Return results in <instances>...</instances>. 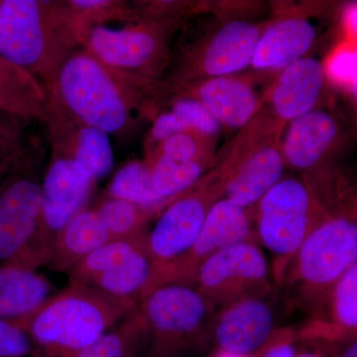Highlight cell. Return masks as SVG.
<instances>
[{"instance_id": "2e32d148", "label": "cell", "mask_w": 357, "mask_h": 357, "mask_svg": "<svg viewBox=\"0 0 357 357\" xmlns=\"http://www.w3.org/2000/svg\"><path fill=\"white\" fill-rule=\"evenodd\" d=\"M326 83V67L321 61L300 59L279 73L263 96L261 107L286 126L318 107Z\"/></svg>"}, {"instance_id": "4fadbf2b", "label": "cell", "mask_w": 357, "mask_h": 357, "mask_svg": "<svg viewBox=\"0 0 357 357\" xmlns=\"http://www.w3.org/2000/svg\"><path fill=\"white\" fill-rule=\"evenodd\" d=\"M267 24L238 20L215 28L189 54L174 86L208 77L232 76L249 67Z\"/></svg>"}, {"instance_id": "74e56055", "label": "cell", "mask_w": 357, "mask_h": 357, "mask_svg": "<svg viewBox=\"0 0 357 357\" xmlns=\"http://www.w3.org/2000/svg\"><path fill=\"white\" fill-rule=\"evenodd\" d=\"M332 357H357V335L332 344Z\"/></svg>"}, {"instance_id": "9a60e30c", "label": "cell", "mask_w": 357, "mask_h": 357, "mask_svg": "<svg viewBox=\"0 0 357 357\" xmlns=\"http://www.w3.org/2000/svg\"><path fill=\"white\" fill-rule=\"evenodd\" d=\"M42 185L30 178H18L0 192V265L24 255L41 222Z\"/></svg>"}, {"instance_id": "83f0119b", "label": "cell", "mask_w": 357, "mask_h": 357, "mask_svg": "<svg viewBox=\"0 0 357 357\" xmlns=\"http://www.w3.org/2000/svg\"><path fill=\"white\" fill-rule=\"evenodd\" d=\"M147 234L146 231L132 238L112 241L96 249L68 272L70 283L91 285L98 277L119 266L144 246Z\"/></svg>"}, {"instance_id": "3957f363", "label": "cell", "mask_w": 357, "mask_h": 357, "mask_svg": "<svg viewBox=\"0 0 357 357\" xmlns=\"http://www.w3.org/2000/svg\"><path fill=\"white\" fill-rule=\"evenodd\" d=\"M138 307V303L117 299L91 286L70 283L17 323L34 342L35 356L73 357Z\"/></svg>"}, {"instance_id": "5b68a950", "label": "cell", "mask_w": 357, "mask_h": 357, "mask_svg": "<svg viewBox=\"0 0 357 357\" xmlns=\"http://www.w3.org/2000/svg\"><path fill=\"white\" fill-rule=\"evenodd\" d=\"M146 321L148 357H187L211 340L218 309L198 289L165 284L139 302Z\"/></svg>"}, {"instance_id": "60d3db41", "label": "cell", "mask_w": 357, "mask_h": 357, "mask_svg": "<svg viewBox=\"0 0 357 357\" xmlns=\"http://www.w3.org/2000/svg\"><path fill=\"white\" fill-rule=\"evenodd\" d=\"M349 91V96H351L352 105H354V109L357 114V83L352 84L349 89H345Z\"/></svg>"}, {"instance_id": "30bf717a", "label": "cell", "mask_w": 357, "mask_h": 357, "mask_svg": "<svg viewBox=\"0 0 357 357\" xmlns=\"http://www.w3.org/2000/svg\"><path fill=\"white\" fill-rule=\"evenodd\" d=\"M256 241L252 208H244L227 199L213 204L199 236L191 248L172 261L152 267L141 299L165 284L195 286L199 267L218 251L234 244ZM140 299V300H141Z\"/></svg>"}, {"instance_id": "7a4b0ae2", "label": "cell", "mask_w": 357, "mask_h": 357, "mask_svg": "<svg viewBox=\"0 0 357 357\" xmlns=\"http://www.w3.org/2000/svg\"><path fill=\"white\" fill-rule=\"evenodd\" d=\"M81 44L69 1H0V57L41 79L47 91Z\"/></svg>"}, {"instance_id": "277c9868", "label": "cell", "mask_w": 357, "mask_h": 357, "mask_svg": "<svg viewBox=\"0 0 357 357\" xmlns=\"http://www.w3.org/2000/svg\"><path fill=\"white\" fill-rule=\"evenodd\" d=\"M357 264V206L328 213L307 237L284 283L303 306L314 309L335 283Z\"/></svg>"}, {"instance_id": "4dcf8cb0", "label": "cell", "mask_w": 357, "mask_h": 357, "mask_svg": "<svg viewBox=\"0 0 357 357\" xmlns=\"http://www.w3.org/2000/svg\"><path fill=\"white\" fill-rule=\"evenodd\" d=\"M215 140L195 131L174 134L149 149L148 157L163 156L178 162L213 160Z\"/></svg>"}, {"instance_id": "9c48e42d", "label": "cell", "mask_w": 357, "mask_h": 357, "mask_svg": "<svg viewBox=\"0 0 357 357\" xmlns=\"http://www.w3.org/2000/svg\"><path fill=\"white\" fill-rule=\"evenodd\" d=\"M173 20H141L121 29L98 25L89 30L84 50L121 72L155 79L168 59Z\"/></svg>"}, {"instance_id": "d4e9b609", "label": "cell", "mask_w": 357, "mask_h": 357, "mask_svg": "<svg viewBox=\"0 0 357 357\" xmlns=\"http://www.w3.org/2000/svg\"><path fill=\"white\" fill-rule=\"evenodd\" d=\"M152 267L153 262L148 253L147 244H145L121 265L98 277L89 286L117 299L132 301L139 304Z\"/></svg>"}, {"instance_id": "d6986e66", "label": "cell", "mask_w": 357, "mask_h": 357, "mask_svg": "<svg viewBox=\"0 0 357 357\" xmlns=\"http://www.w3.org/2000/svg\"><path fill=\"white\" fill-rule=\"evenodd\" d=\"M312 312L311 321L298 330L301 340L337 344L357 335V264L333 284Z\"/></svg>"}, {"instance_id": "f546056e", "label": "cell", "mask_w": 357, "mask_h": 357, "mask_svg": "<svg viewBox=\"0 0 357 357\" xmlns=\"http://www.w3.org/2000/svg\"><path fill=\"white\" fill-rule=\"evenodd\" d=\"M75 15L82 42H84L89 30L102 25L107 20H128L131 23L139 21L137 10L131 8L126 2L109 0H73L69 1Z\"/></svg>"}, {"instance_id": "cb8c5ba5", "label": "cell", "mask_w": 357, "mask_h": 357, "mask_svg": "<svg viewBox=\"0 0 357 357\" xmlns=\"http://www.w3.org/2000/svg\"><path fill=\"white\" fill-rule=\"evenodd\" d=\"M73 357H148L147 326L139 307Z\"/></svg>"}, {"instance_id": "836d02e7", "label": "cell", "mask_w": 357, "mask_h": 357, "mask_svg": "<svg viewBox=\"0 0 357 357\" xmlns=\"http://www.w3.org/2000/svg\"><path fill=\"white\" fill-rule=\"evenodd\" d=\"M325 67L328 81L340 88L349 89L357 83L356 47H340L333 52Z\"/></svg>"}, {"instance_id": "1f68e13d", "label": "cell", "mask_w": 357, "mask_h": 357, "mask_svg": "<svg viewBox=\"0 0 357 357\" xmlns=\"http://www.w3.org/2000/svg\"><path fill=\"white\" fill-rule=\"evenodd\" d=\"M170 112L177 117L183 131H195L215 140L222 128L210 110L192 98L178 96L174 100Z\"/></svg>"}, {"instance_id": "d6a6232c", "label": "cell", "mask_w": 357, "mask_h": 357, "mask_svg": "<svg viewBox=\"0 0 357 357\" xmlns=\"http://www.w3.org/2000/svg\"><path fill=\"white\" fill-rule=\"evenodd\" d=\"M35 352L34 342L20 324L0 319V357H32Z\"/></svg>"}, {"instance_id": "8992f818", "label": "cell", "mask_w": 357, "mask_h": 357, "mask_svg": "<svg viewBox=\"0 0 357 357\" xmlns=\"http://www.w3.org/2000/svg\"><path fill=\"white\" fill-rule=\"evenodd\" d=\"M256 239L273 255L275 282L283 284L301 246L328 215L305 180L282 178L252 208Z\"/></svg>"}, {"instance_id": "603a6c76", "label": "cell", "mask_w": 357, "mask_h": 357, "mask_svg": "<svg viewBox=\"0 0 357 357\" xmlns=\"http://www.w3.org/2000/svg\"><path fill=\"white\" fill-rule=\"evenodd\" d=\"M112 241L95 208L83 211L59 234L49 264L59 272H69L96 249Z\"/></svg>"}, {"instance_id": "f1b7e54d", "label": "cell", "mask_w": 357, "mask_h": 357, "mask_svg": "<svg viewBox=\"0 0 357 357\" xmlns=\"http://www.w3.org/2000/svg\"><path fill=\"white\" fill-rule=\"evenodd\" d=\"M112 241L132 238L146 232L147 222L158 213L121 199L107 198L95 208Z\"/></svg>"}, {"instance_id": "7402d4cb", "label": "cell", "mask_w": 357, "mask_h": 357, "mask_svg": "<svg viewBox=\"0 0 357 357\" xmlns=\"http://www.w3.org/2000/svg\"><path fill=\"white\" fill-rule=\"evenodd\" d=\"M51 98L38 79L0 57V112L46 121Z\"/></svg>"}, {"instance_id": "7c38bea8", "label": "cell", "mask_w": 357, "mask_h": 357, "mask_svg": "<svg viewBox=\"0 0 357 357\" xmlns=\"http://www.w3.org/2000/svg\"><path fill=\"white\" fill-rule=\"evenodd\" d=\"M195 287L217 309L272 291L266 258L256 241L229 246L199 267Z\"/></svg>"}, {"instance_id": "8d00e7d4", "label": "cell", "mask_w": 357, "mask_h": 357, "mask_svg": "<svg viewBox=\"0 0 357 357\" xmlns=\"http://www.w3.org/2000/svg\"><path fill=\"white\" fill-rule=\"evenodd\" d=\"M21 163L22 161H20L17 152L13 148L0 152V180L13 171L20 169Z\"/></svg>"}, {"instance_id": "ac0fdd59", "label": "cell", "mask_w": 357, "mask_h": 357, "mask_svg": "<svg viewBox=\"0 0 357 357\" xmlns=\"http://www.w3.org/2000/svg\"><path fill=\"white\" fill-rule=\"evenodd\" d=\"M340 137V124L328 110L317 107L289 122L282 139L286 166L314 177L333 153Z\"/></svg>"}, {"instance_id": "d590c367", "label": "cell", "mask_w": 357, "mask_h": 357, "mask_svg": "<svg viewBox=\"0 0 357 357\" xmlns=\"http://www.w3.org/2000/svg\"><path fill=\"white\" fill-rule=\"evenodd\" d=\"M295 357H332V344L319 340H301Z\"/></svg>"}, {"instance_id": "6da1fadb", "label": "cell", "mask_w": 357, "mask_h": 357, "mask_svg": "<svg viewBox=\"0 0 357 357\" xmlns=\"http://www.w3.org/2000/svg\"><path fill=\"white\" fill-rule=\"evenodd\" d=\"M161 91L156 79L112 69L84 50L66 61L48 93L77 122L112 134L128 128L134 109L153 114Z\"/></svg>"}, {"instance_id": "b9f144b4", "label": "cell", "mask_w": 357, "mask_h": 357, "mask_svg": "<svg viewBox=\"0 0 357 357\" xmlns=\"http://www.w3.org/2000/svg\"><path fill=\"white\" fill-rule=\"evenodd\" d=\"M213 357H253L249 356H243V354H231V352H227L222 351H217L215 356Z\"/></svg>"}, {"instance_id": "ab89813d", "label": "cell", "mask_w": 357, "mask_h": 357, "mask_svg": "<svg viewBox=\"0 0 357 357\" xmlns=\"http://www.w3.org/2000/svg\"><path fill=\"white\" fill-rule=\"evenodd\" d=\"M15 137V130L0 119V152L13 146Z\"/></svg>"}, {"instance_id": "52a82bcc", "label": "cell", "mask_w": 357, "mask_h": 357, "mask_svg": "<svg viewBox=\"0 0 357 357\" xmlns=\"http://www.w3.org/2000/svg\"><path fill=\"white\" fill-rule=\"evenodd\" d=\"M285 124L260 107L215 168L227 180L223 198L244 208H253L283 178L286 163L282 152Z\"/></svg>"}, {"instance_id": "44dd1931", "label": "cell", "mask_w": 357, "mask_h": 357, "mask_svg": "<svg viewBox=\"0 0 357 357\" xmlns=\"http://www.w3.org/2000/svg\"><path fill=\"white\" fill-rule=\"evenodd\" d=\"M51 283L36 270L17 263L0 265V319L22 321L51 297Z\"/></svg>"}, {"instance_id": "e0dca14e", "label": "cell", "mask_w": 357, "mask_h": 357, "mask_svg": "<svg viewBox=\"0 0 357 357\" xmlns=\"http://www.w3.org/2000/svg\"><path fill=\"white\" fill-rule=\"evenodd\" d=\"M178 96L192 98L203 103L222 126L243 129L259 112L258 98L250 79L237 75L208 77L174 86Z\"/></svg>"}, {"instance_id": "ffe728a7", "label": "cell", "mask_w": 357, "mask_h": 357, "mask_svg": "<svg viewBox=\"0 0 357 357\" xmlns=\"http://www.w3.org/2000/svg\"><path fill=\"white\" fill-rule=\"evenodd\" d=\"M317 36L316 26L302 16L272 21L258 41L250 67L259 72L280 73L304 58Z\"/></svg>"}, {"instance_id": "e575fe53", "label": "cell", "mask_w": 357, "mask_h": 357, "mask_svg": "<svg viewBox=\"0 0 357 357\" xmlns=\"http://www.w3.org/2000/svg\"><path fill=\"white\" fill-rule=\"evenodd\" d=\"M300 342L299 331L289 328L277 330L253 357H295Z\"/></svg>"}, {"instance_id": "7bdbcfd3", "label": "cell", "mask_w": 357, "mask_h": 357, "mask_svg": "<svg viewBox=\"0 0 357 357\" xmlns=\"http://www.w3.org/2000/svg\"><path fill=\"white\" fill-rule=\"evenodd\" d=\"M32 357H36V356H33Z\"/></svg>"}, {"instance_id": "f35d334b", "label": "cell", "mask_w": 357, "mask_h": 357, "mask_svg": "<svg viewBox=\"0 0 357 357\" xmlns=\"http://www.w3.org/2000/svg\"><path fill=\"white\" fill-rule=\"evenodd\" d=\"M342 20L349 36L357 40V3L349 4L345 7Z\"/></svg>"}, {"instance_id": "ba28073f", "label": "cell", "mask_w": 357, "mask_h": 357, "mask_svg": "<svg viewBox=\"0 0 357 357\" xmlns=\"http://www.w3.org/2000/svg\"><path fill=\"white\" fill-rule=\"evenodd\" d=\"M96 180L69 155L55 152L42 184L43 206L36 236L16 261L37 267L50 261L54 243L62 229L81 211Z\"/></svg>"}, {"instance_id": "8fae6325", "label": "cell", "mask_w": 357, "mask_h": 357, "mask_svg": "<svg viewBox=\"0 0 357 357\" xmlns=\"http://www.w3.org/2000/svg\"><path fill=\"white\" fill-rule=\"evenodd\" d=\"M227 185L215 168L160 213L147 234V250L153 267L172 261L191 248L211 208L225 197Z\"/></svg>"}, {"instance_id": "4316f807", "label": "cell", "mask_w": 357, "mask_h": 357, "mask_svg": "<svg viewBox=\"0 0 357 357\" xmlns=\"http://www.w3.org/2000/svg\"><path fill=\"white\" fill-rule=\"evenodd\" d=\"M109 197L130 202L158 215L172 203L155 192L151 171L145 161H134L122 167L110 182Z\"/></svg>"}, {"instance_id": "484cf974", "label": "cell", "mask_w": 357, "mask_h": 357, "mask_svg": "<svg viewBox=\"0 0 357 357\" xmlns=\"http://www.w3.org/2000/svg\"><path fill=\"white\" fill-rule=\"evenodd\" d=\"M152 184L161 198L173 202L206 175L213 160L178 162L163 156L148 157Z\"/></svg>"}, {"instance_id": "5bb4252c", "label": "cell", "mask_w": 357, "mask_h": 357, "mask_svg": "<svg viewBox=\"0 0 357 357\" xmlns=\"http://www.w3.org/2000/svg\"><path fill=\"white\" fill-rule=\"evenodd\" d=\"M265 298H248L218 310L211 335L217 351L253 356L266 344L277 330Z\"/></svg>"}]
</instances>
